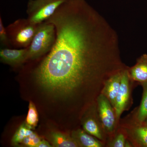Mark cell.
<instances>
[{
  "label": "cell",
  "instance_id": "1",
  "mask_svg": "<svg viewBox=\"0 0 147 147\" xmlns=\"http://www.w3.org/2000/svg\"><path fill=\"white\" fill-rule=\"evenodd\" d=\"M45 21L55 26L56 41L33 74L47 91L98 96L106 80L126 68L116 32L86 0H67Z\"/></svg>",
  "mask_w": 147,
  "mask_h": 147
},
{
  "label": "cell",
  "instance_id": "6",
  "mask_svg": "<svg viewBox=\"0 0 147 147\" xmlns=\"http://www.w3.org/2000/svg\"><path fill=\"white\" fill-rule=\"evenodd\" d=\"M130 80L127 67L123 71L120 87L114 107L116 118L117 120H119L124 110H125L129 101L130 94Z\"/></svg>",
  "mask_w": 147,
  "mask_h": 147
},
{
  "label": "cell",
  "instance_id": "4",
  "mask_svg": "<svg viewBox=\"0 0 147 147\" xmlns=\"http://www.w3.org/2000/svg\"><path fill=\"white\" fill-rule=\"evenodd\" d=\"M67 0H29L26 12L32 24L38 25L50 18L63 3Z\"/></svg>",
  "mask_w": 147,
  "mask_h": 147
},
{
  "label": "cell",
  "instance_id": "7",
  "mask_svg": "<svg viewBox=\"0 0 147 147\" xmlns=\"http://www.w3.org/2000/svg\"><path fill=\"white\" fill-rule=\"evenodd\" d=\"M28 47L20 49L6 47L0 50V59L3 63L18 67L28 61Z\"/></svg>",
  "mask_w": 147,
  "mask_h": 147
},
{
  "label": "cell",
  "instance_id": "12",
  "mask_svg": "<svg viewBox=\"0 0 147 147\" xmlns=\"http://www.w3.org/2000/svg\"><path fill=\"white\" fill-rule=\"evenodd\" d=\"M84 131L99 140L103 139L102 129L97 121L93 118H88L83 123Z\"/></svg>",
  "mask_w": 147,
  "mask_h": 147
},
{
  "label": "cell",
  "instance_id": "11",
  "mask_svg": "<svg viewBox=\"0 0 147 147\" xmlns=\"http://www.w3.org/2000/svg\"><path fill=\"white\" fill-rule=\"evenodd\" d=\"M71 137L76 141L79 147H101L103 145L94 136L88 134L86 131L79 129L73 131Z\"/></svg>",
  "mask_w": 147,
  "mask_h": 147
},
{
  "label": "cell",
  "instance_id": "19",
  "mask_svg": "<svg viewBox=\"0 0 147 147\" xmlns=\"http://www.w3.org/2000/svg\"><path fill=\"white\" fill-rule=\"evenodd\" d=\"M127 142L124 135L122 134H119L117 135L111 144V146L114 147H126Z\"/></svg>",
  "mask_w": 147,
  "mask_h": 147
},
{
  "label": "cell",
  "instance_id": "21",
  "mask_svg": "<svg viewBox=\"0 0 147 147\" xmlns=\"http://www.w3.org/2000/svg\"><path fill=\"white\" fill-rule=\"evenodd\" d=\"M143 123L145 125H146V126H147V118L146 119V120Z\"/></svg>",
  "mask_w": 147,
  "mask_h": 147
},
{
  "label": "cell",
  "instance_id": "20",
  "mask_svg": "<svg viewBox=\"0 0 147 147\" xmlns=\"http://www.w3.org/2000/svg\"><path fill=\"white\" fill-rule=\"evenodd\" d=\"M53 147L52 144H50L49 142L42 139V140L40 142L37 147Z\"/></svg>",
  "mask_w": 147,
  "mask_h": 147
},
{
  "label": "cell",
  "instance_id": "18",
  "mask_svg": "<svg viewBox=\"0 0 147 147\" xmlns=\"http://www.w3.org/2000/svg\"><path fill=\"white\" fill-rule=\"evenodd\" d=\"M0 41L3 46H5L7 48H9L11 46L9 40L6 29L4 26L2 18L1 16L0 17Z\"/></svg>",
  "mask_w": 147,
  "mask_h": 147
},
{
  "label": "cell",
  "instance_id": "17",
  "mask_svg": "<svg viewBox=\"0 0 147 147\" xmlns=\"http://www.w3.org/2000/svg\"><path fill=\"white\" fill-rule=\"evenodd\" d=\"M42 139L36 133L34 132L25 138L21 145L25 147H37Z\"/></svg>",
  "mask_w": 147,
  "mask_h": 147
},
{
  "label": "cell",
  "instance_id": "2",
  "mask_svg": "<svg viewBox=\"0 0 147 147\" xmlns=\"http://www.w3.org/2000/svg\"><path fill=\"white\" fill-rule=\"evenodd\" d=\"M56 39V31L52 23L45 21L38 24L36 32L28 47V61L38 59L52 49Z\"/></svg>",
  "mask_w": 147,
  "mask_h": 147
},
{
  "label": "cell",
  "instance_id": "8",
  "mask_svg": "<svg viewBox=\"0 0 147 147\" xmlns=\"http://www.w3.org/2000/svg\"><path fill=\"white\" fill-rule=\"evenodd\" d=\"M123 70L115 74L107 79L101 91V93L108 98L114 108L119 90L122 74Z\"/></svg>",
  "mask_w": 147,
  "mask_h": 147
},
{
  "label": "cell",
  "instance_id": "14",
  "mask_svg": "<svg viewBox=\"0 0 147 147\" xmlns=\"http://www.w3.org/2000/svg\"><path fill=\"white\" fill-rule=\"evenodd\" d=\"M34 132L32 129L27 126L26 123L24 122L18 127L13 135L11 139V145L14 146H20L25 138L28 137Z\"/></svg>",
  "mask_w": 147,
  "mask_h": 147
},
{
  "label": "cell",
  "instance_id": "15",
  "mask_svg": "<svg viewBox=\"0 0 147 147\" xmlns=\"http://www.w3.org/2000/svg\"><path fill=\"white\" fill-rule=\"evenodd\" d=\"M143 89L142 101L137 115V121L143 123L147 118V82L141 84Z\"/></svg>",
  "mask_w": 147,
  "mask_h": 147
},
{
  "label": "cell",
  "instance_id": "5",
  "mask_svg": "<svg viewBox=\"0 0 147 147\" xmlns=\"http://www.w3.org/2000/svg\"><path fill=\"white\" fill-rule=\"evenodd\" d=\"M96 100L102 126L107 132H112L115 129L117 120L115 109L108 98L102 94L98 96Z\"/></svg>",
  "mask_w": 147,
  "mask_h": 147
},
{
  "label": "cell",
  "instance_id": "13",
  "mask_svg": "<svg viewBox=\"0 0 147 147\" xmlns=\"http://www.w3.org/2000/svg\"><path fill=\"white\" fill-rule=\"evenodd\" d=\"M132 137L137 144L141 147H147V126L139 123L131 131Z\"/></svg>",
  "mask_w": 147,
  "mask_h": 147
},
{
  "label": "cell",
  "instance_id": "10",
  "mask_svg": "<svg viewBox=\"0 0 147 147\" xmlns=\"http://www.w3.org/2000/svg\"><path fill=\"white\" fill-rule=\"evenodd\" d=\"M47 139L53 147H79L78 143L71 136L59 131H52L48 134Z\"/></svg>",
  "mask_w": 147,
  "mask_h": 147
},
{
  "label": "cell",
  "instance_id": "9",
  "mask_svg": "<svg viewBox=\"0 0 147 147\" xmlns=\"http://www.w3.org/2000/svg\"><path fill=\"white\" fill-rule=\"evenodd\" d=\"M131 80L140 84L147 82V55L144 54L137 59L135 65L127 67Z\"/></svg>",
  "mask_w": 147,
  "mask_h": 147
},
{
  "label": "cell",
  "instance_id": "16",
  "mask_svg": "<svg viewBox=\"0 0 147 147\" xmlns=\"http://www.w3.org/2000/svg\"><path fill=\"white\" fill-rule=\"evenodd\" d=\"M38 122V115L35 105L32 101L29 102L28 111L25 122L31 129H34Z\"/></svg>",
  "mask_w": 147,
  "mask_h": 147
},
{
  "label": "cell",
  "instance_id": "3",
  "mask_svg": "<svg viewBox=\"0 0 147 147\" xmlns=\"http://www.w3.org/2000/svg\"><path fill=\"white\" fill-rule=\"evenodd\" d=\"M38 25L32 24L27 18L17 19L9 25L6 29L11 45L19 49L28 47Z\"/></svg>",
  "mask_w": 147,
  "mask_h": 147
}]
</instances>
